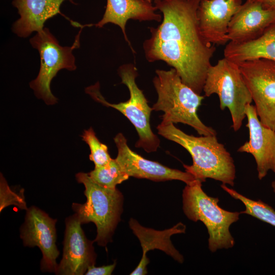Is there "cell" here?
Here are the masks:
<instances>
[{
	"label": "cell",
	"instance_id": "cell-15",
	"mask_svg": "<svg viewBox=\"0 0 275 275\" xmlns=\"http://www.w3.org/2000/svg\"><path fill=\"white\" fill-rule=\"evenodd\" d=\"M275 23V10L265 9L256 2L246 1L232 17L228 29L229 42L250 41L260 37Z\"/></svg>",
	"mask_w": 275,
	"mask_h": 275
},
{
	"label": "cell",
	"instance_id": "cell-20",
	"mask_svg": "<svg viewBox=\"0 0 275 275\" xmlns=\"http://www.w3.org/2000/svg\"><path fill=\"white\" fill-rule=\"evenodd\" d=\"M221 187L231 197L243 204L245 210L240 212L241 214L251 215L275 227V210L272 207L261 200L255 201L247 198L225 184L222 183Z\"/></svg>",
	"mask_w": 275,
	"mask_h": 275
},
{
	"label": "cell",
	"instance_id": "cell-9",
	"mask_svg": "<svg viewBox=\"0 0 275 275\" xmlns=\"http://www.w3.org/2000/svg\"><path fill=\"white\" fill-rule=\"evenodd\" d=\"M238 64L260 121L275 131V62L260 58Z\"/></svg>",
	"mask_w": 275,
	"mask_h": 275
},
{
	"label": "cell",
	"instance_id": "cell-25",
	"mask_svg": "<svg viewBox=\"0 0 275 275\" xmlns=\"http://www.w3.org/2000/svg\"><path fill=\"white\" fill-rule=\"evenodd\" d=\"M260 4L262 7L268 10H275V0H247Z\"/></svg>",
	"mask_w": 275,
	"mask_h": 275
},
{
	"label": "cell",
	"instance_id": "cell-24",
	"mask_svg": "<svg viewBox=\"0 0 275 275\" xmlns=\"http://www.w3.org/2000/svg\"><path fill=\"white\" fill-rule=\"evenodd\" d=\"M95 265V264H94ZM94 265L90 266L85 274L86 275H110L114 270L116 262L112 264L95 267Z\"/></svg>",
	"mask_w": 275,
	"mask_h": 275
},
{
	"label": "cell",
	"instance_id": "cell-19",
	"mask_svg": "<svg viewBox=\"0 0 275 275\" xmlns=\"http://www.w3.org/2000/svg\"><path fill=\"white\" fill-rule=\"evenodd\" d=\"M224 55L237 64L260 58L275 62V23L253 40L240 43L229 42L224 49Z\"/></svg>",
	"mask_w": 275,
	"mask_h": 275
},
{
	"label": "cell",
	"instance_id": "cell-23",
	"mask_svg": "<svg viewBox=\"0 0 275 275\" xmlns=\"http://www.w3.org/2000/svg\"><path fill=\"white\" fill-rule=\"evenodd\" d=\"M0 180V211L11 205H15L21 209L26 210L28 208L23 191L21 190L18 193L12 190L2 174Z\"/></svg>",
	"mask_w": 275,
	"mask_h": 275
},
{
	"label": "cell",
	"instance_id": "cell-27",
	"mask_svg": "<svg viewBox=\"0 0 275 275\" xmlns=\"http://www.w3.org/2000/svg\"><path fill=\"white\" fill-rule=\"evenodd\" d=\"M154 2H158V1H164V0H153Z\"/></svg>",
	"mask_w": 275,
	"mask_h": 275
},
{
	"label": "cell",
	"instance_id": "cell-12",
	"mask_svg": "<svg viewBox=\"0 0 275 275\" xmlns=\"http://www.w3.org/2000/svg\"><path fill=\"white\" fill-rule=\"evenodd\" d=\"M63 257L56 272L59 275H82L94 265L96 255L92 242L82 230L80 222L74 214L65 221Z\"/></svg>",
	"mask_w": 275,
	"mask_h": 275
},
{
	"label": "cell",
	"instance_id": "cell-18",
	"mask_svg": "<svg viewBox=\"0 0 275 275\" xmlns=\"http://www.w3.org/2000/svg\"><path fill=\"white\" fill-rule=\"evenodd\" d=\"M65 1L75 4L73 0H13L20 18L13 24V32L26 38L33 32L42 31L47 20L61 14V5Z\"/></svg>",
	"mask_w": 275,
	"mask_h": 275
},
{
	"label": "cell",
	"instance_id": "cell-16",
	"mask_svg": "<svg viewBox=\"0 0 275 275\" xmlns=\"http://www.w3.org/2000/svg\"><path fill=\"white\" fill-rule=\"evenodd\" d=\"M129 224L133 233L139 239L143 250L142 259L135 269L130 273L131 275L147 274V266L149 263V259L147 257L146 254L148 251L154 249L160 250L178 262L183 263V257L174 246L170 238L173 234L185 233V225L179 223L170 229L157 231L141 226L133 218L130 219Z\"/></svg>",
	"mask_w": 275,
	"mask_h": 275
},
{
	"label": "cell",
	"instance_id": "cell-14",
	"mask_svg": "<svg viewBox=\"0 0 275 275\" xmlns=\"http://www.w3.org/2000/svg\"><path fill=\"white\" fill-rule=\"evenodd\" d=\"M242 4L241 0H201L197 17L204 38L213 44L228 42L229 23Z\"/></svg>",
	"mask_w": 275,
	"mask_h": 275
},
{
	"label": "cell",
	"instance_id": "cell-13",
	"mask_svg": "<svg viewBox=\"0 0 275 275\" xmlns=\"http://www.w3.org/2000/svg\"><path fill=\"white\" fill-rule=\"evenodd\" d=\"M245 115L249 140L237 151L253 156L257 165L258 177L262 180L269 171L275 173V131L261 123L255 105H247Z\"/></svg>",
	"mask_w": 275,
	"mask_h": 275
},
{
	"label": "cell",
	"instance_id": "cell-17",
	"mask_svg": "<svg viewBox=\"0 0 275 275\" xmlns=\"http://www.w3.org/2000/svg\"><path fill=\"white\" fill-rule=\"evenodd\" d=\"M158 10L152 2L146 0H107L105 11L102 19L95 25L102 28L111 23L118 25L125 41L134 51L126 33V25L129 19L144 21L162 20L161 15L156 13Z\"/></svg>",
	"mask_w": 275,
	"mask_h": 275
},
{
	"label": "cell",
	"instance_id": "cell-6",
	"mask_svg": "<svg viewBox=\"0 0 275 275\" xmlns=\"http://www.w3.org/2000/svg\"><path fill=\"white\" fill-rule=\"evenodd\" d=\"M118 72L121 83L127 87L129 92L130 97L126 101L118 103L108 102L100 92L99 82L87 87L86 92L96 101L118 110L131 122L139 138L135 145L136 147L142 148L148 153L156 151L160 140L150 126V115L153 108L149 106L143 91L136 84L138 69L132 63L124 64L119 68Z\"/></svg>",
	"mask_w": 275,
	"mask_h": 275
},
{
	"label": "cell",
	"instance_id": "cell-22",
	"mask_svg": "<svg viewBox=\"0 0 275 275\" xmlns=\"http://www.w3.org/2000/svg\"><path fill=\"white\" fill-rule=\"evenodd\" d=\"M81 136L90 148L89 158L94 162L95 167L105 166L110 161L112 158L107 146L100 142L92 127L85 130Z\"/></svg>",
	"mask_w": 275,
	"mask_h": 275
},
{
	"label": "cell",
	"instance_id": "cell-10",
	"mask_svg": "<svg viewBox=\"0 0 275 275\" xmlns=\"http://www.w3.org/2000/svg\"><path fill=\"white\" fill-rule=\"evenodd\" d=\"M26 210L24 222L20 229L23 243L26 246H38L42 254L41 270L56 273L58 267L57 259L60 254L56 245L57 219L34 206Z\"/></svg>",
	"mask_w": 275,
	"mask_h": 275
},
{
	"label": "cell",
	"instance_id": "cell-4",
	"mask_svg": "<svg viewBox=\"0 0 275 275\" xmlns=\"http://www.w3.org/2000/svg\"><path fill=\"white\" fill-rule=\"evenodd\" d=\"M202 182L196 179L186 184L182 193L183 210L191 221H201L209 234L208 248L214 253L232 248L235 241L229 228L239 218V212L226 210L219 206L217 198L207 195L202 188Z\"/></svg>",
	"mask_w": 275,
	"mask_h": 275
},
{
	"label": "cell",
	"instance_id": "cell-7",
	"mask_svg": "<svg viewBox=\"0 0 275 275\" xmlns=\"http://www.w3.org/2000/svg\"><path fill=\"white\" fill-rule=\"evenodd\" d=\"M203 91L205 96L216 94L222 110L228 108L235 131L246 117L245 107L253 101L238 64L224 58L209 68Z\"/></svg>",
	"mask_w": 275,
	"mask_h": 275
},
{
	"label": "cell",
	"instance_id": "cell-5",
	"mask_svg": "<svg viewBox=\"0 0 275 275\" xmlns=\"http://www.w3.org/2000/svg\"><path fill=\"white\" fill-rule=\"evenodd\" d=\"M76 179L85 187L87 201L84 204L73 203L72 209L81 224L93 222L96 226L97 235L94 241L105 246L120 220L123 197L117 188L103 187L90 177L88 173L79 172Z\"/></svg>",
	"mask_w": 275,
	"mask_h": 275
},
{
	"label": "cell",
	"instance_id": "cell-1",
	"mask_svg": "<svg viewBox=\"0 0 275 275\" xmlns=\"http://www.w3.org/2000/svg\"><path fill=\"white\" fill-rule=\"evenodd\" d=\"M201 0L154 2L162 14L161 23L150 28L143 43L149 62L162 61L175 69L182 82L201 94L216 48L203 36L197 10Z\"/></svg>",
	"mask_w": 275,
	"mask_h": 275
},
{
	"label": "cell",
	"instance_id": "cell-3",
	"mask_svg": "<svg viewBox=\"0 0 275 275\" xmlns=\"http://www.w3.org/2000/svg\"><path fill=\"white\" fill-rule=\"evenodd\" d=\"M153 83L157 100L153 110L162 111V121L181 123L192 127L201 135H216V131L204 124L197 111L204 96L184 84L176 70L157 69Z\"/></svg>",
	"mask_w": 275,
	"mask_h": 275
},
{
	"label": "cell",
	"instance_id": "cell-21",
	"mask_svg": "<svg viewBox=\"0 0 275 275\" xmlns=\"http://www.w3.org/2000/svg\"><path fill=\"white\" fill-rule=\"evenodd\" d=\"M93 181L100 186L114 189L116 186L127 180L129 176L122 170L116 159H112L105 166L95 167L88 173Z\"/></svg>",
	"mask_w": 275,
	"mask_h": 275
},
{
	"label": "cell",
	"instance_id": "cell-8",
	"mask_svg": "<svg viewBox=\"0 0 275 275\" xmlns=\"http://www.w3.org/2000/svg\"><path fill=\"white\" fill-rule=\"evenodd\" d=\"M79 36L80 34L76 37L71 46H62L49 29L44 28L30 40L32 47L38 51L41 61L39 73L30 86L36 96L47 105L55 104L58 101L50 90L51 80L57 73L63 69H76L72 52L79 46Z\"/></svg>",
	"mask_w": 275,
	"mask_h": 275
},
{
	"label": "cell",
	"instance_id": "cell-2",
	"mask_svg": "<svg viewBox=\"0 0 275 275\" xmlns=\"http://www.w3.org/2000/svg\"><path fill=\"white\" fill-rule=\"evenodd\" d=\"M157 129L159 134L177 143L189 153L193 164H183V167L196 179L203 182L210 178L234 186L236 169L233 159L216 135L195 136L184 132L173 123L163 121Z\"/></svg>",
	"mask_w": 275,
	"mask_h": 275
},
{
	"label": "cell",
	"instance_id": "cell-26",
	"mask_svg": "<svg viewBox=\"0 0 275 275\" xmlns=\"http://www.w3.org/2000/svg\"><path fill=\"white\" fill-rule=\"evenodd\" d=\"M271 187L273 189V191L275 193V179L271 183Z\"/></svg>",
	"mask_w": 275,
	"mask_h": 275
},
{
	"label": "cell",
	"instance_id": "cell-28",
	"mask_svg": "<svg viewBox=\"0 0 275 275\" xmlns=\"http://www.w3.org/2000/svg\"><path fill=\"white\" fill-rule=\"evenodd\" d=\"M146 1L152 2V1L153 0H146Z\"/></svg>",
	"mask_w": 275,
	"mask_h": 275
},
{
	"label": "cell",
	"instance_id": "cell-11",
	"mask_svg": "<svg viewBox=\"0 0 275 275\" xmlns=\"http://www.w3.org/2000/svg\"><path fill=\"white\" fill-rule=\"evenodd\" d=\"M118 149L115 158L123 171L129 177L154 181L177 180L188 184L196 179L190 174L170 168L160 163L147 159L132 151L122 133L114 138Z\"/></svg>",
	"mask_w": 275,
	"mask_h": 275
}]
</instances>
